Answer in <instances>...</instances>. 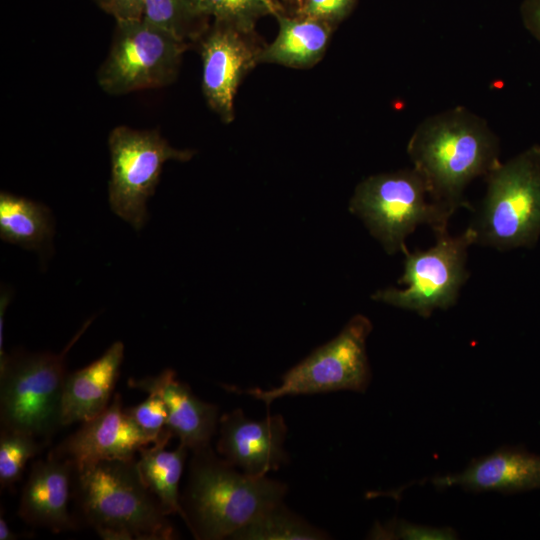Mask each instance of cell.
<instances>
[{"instance_id":"obj_15","label":"cell","mask_w":540,"mask_h":540,"mask_svg":"<svg viewBox=\"0 0 540 540\" xmlns=\"http://www.w3.org/2000/svg\"><path fill=\"white\" fill-rule=\"evenodd\" d=\"M74 475L72 462L51 454L33 463L21 492L18 515L29 525L54 533L76 529L68 510Z\"/></svg>"},{"instance_id":"obj_9","label":"cell","mask_w":540,"mask_h":540,"mask_svg":"<svg viewBox=\"0 0 540 540\" xmlns=\"http://www.w3.org/2000/svg\"><path fill=\"white\" fill-rule=\"evenodd\" d=\"M434 246L423 251H407L404 272L394 287L378 290L375 301L413 311L428 318L436 309L446 310L457 302L460 289L467 281L468 248L475 244L473 231L467 229L458 236L448 230L435 233Z\"/></svg>"},{"instance_id":"obj_21","label":"cell","mask_w":540,"mask_h":540,"mask_svg":"<svg viewBox=\"0 0 540 540\" xmlns=\"http://www.w3.org/2000/svg\"><path fill=\"white\" fill-rule=\"evenodd\" d=\"M328 534L289 510L284 502L260 513L239 529L231 539L236 540H323Z\"/></svg>"},{"instance_id":"obj_13","label":"cell","mask_w":540,"mask_h":540,"mask_svg":"<svg viewBox=\"0 0 540 540\" xmlns=\"http://www.w3.org/2000/svg\"><path fill=\"white\" fill-rule=\"evenodd\" d=\"M83 424L51 455L69 460L75 469L101 460H129L156 440L140 429L122 406L119 394L94 418Z\"/></svg>"},{"instance_id":"obj_5","label":"cell","mask_w":540,"mask_h":540,"mask_svg":"<svg viewBox=\"0 0 540 540\" xmlns=\"http://www.w3.org/2000/svg\"><path fill=\"white\" fill-rule=\"evenodd\" d=\"M90 322L60 353L15 352L0 360L1 428L49 438L61 426L65 358Z\"/></svg>"},{"instance_id":"obj_22","label":"cell","mask_w":540,"mask_h":540,"mask_svg":"<svg viewBox=\"0 0 540 540\" xmlns=\"http://www.w3.org/2000/svg\"><path fill=\"white\" fill-rule=\"evenodd\" d=\"M143 19L188 44L207 30L192 0H144Z\"/></svg>"},{"instance_id":"obj_25","label":"cell","mask_w":540,"mask_h":540,"mask_svg":"<svg viewBox=\"0 0 540 540\" xmlns=\"http://www.w3.org/2000/svg\"><path fill=\"white\" fill-rule=\"evenodd\" d=\"M370 539L401 540H453L458 538L451 527H433L411 523L405 520L376 522L369 535Z\"/></svg>"},{"instance_id":"obj_23","label":"cell","mask_w":540,"mask_h":540,"mask_svg":"<svg viewBox=\"0 0 540 540\" xmlns=\"http://www.w3.org/2000/svg\"><path fill=\"white\" fill-rule=\"evenodd\" d=\"M197 13L217 22L253 29L254 21L265 14L277 15L280 7L274 0H192Z\"/></svg>"},{"instance_id":"obj_8","label":"cell","mask_w":540,"mask_h":540,"mask_svg":"<svg viewBox=\"0 0 540 540\" xmlns=\"http://www.w3.org/2000/svg\"><path fill=\"white\" fill-rule=\"evenodd\" d=\"M189 44L145 21H116L108 55L97 73L100 88L123 95L171 84Z\"/></svg>"},{"instance_id":"obj_2","label":"cell","mask_w":540,"mask_h":540,"mask_svg":"<svg viewBox=\"0 0 540 540\" xmlns=\"http://www.w3.org/2000/svg\"><path fill=\"white\" fill-rule=\"evenodd\" d=\"M191 454L180 505L181 518L195 539H231L260 513L284 501L285 483L238 471L211 444Z\"/></svg>"},{"instance_id":"obj_16","label":"cell","mask_w":540,"mask_h":540,"mask_svg":"<svg viewBox=\"0 0 540 540\" xmlns=\"http://www.w3.org/2000/svg\"><path fill=\"white\" fill-rule=\"evenodd\" d=\"M437 488L515 493L540 488V456L502 447L473 459L462 471L433 478Z\"/></svg>"},{"instance_id":"obj_11","label":"cell","mask_w":540,"mask_h":540,"mask_svg":"<svg viewBox=\"0 0 540 540\" xmlns=\"http://www.w3.org/2000/svg\"><path fill=\"white\" fill-rule=\"evenodd\" d=\"M252 30L215 21L199 39L203 94L226 123L234 118V99L242 79L260 63L264 49Z\"/></svg>"},{"instance_id":"obj_10","label":"cell","mask_w":540,"mask_h":540,"mask_svg":"<svg viewBox=\"0 0 540 540\" xmlns=\"http://www.w3.org/2000/svg\"><path fill=\"white\" fill-rule=\"evenodd\" d=\"M111 174L108 200L112 211L136 230L147 221L146 204L169 160L187 161L194 152L173 148L156 130L117 126L109 134Z\"/></svg>"},{"instance_id":"obj_27","label":"cell","mask_w":540,"mask_h":540,"mask_svg":"<svg viewBox=\"0 0 540 540\" xmlns=\"http://www.w3.org/2000/svg\"><path fill=\"white\" fill-rule=\"evenodd\" d=\"M355 3L356 0H299L297 14L333 26L351 12Z\"/></svg>"},{"instance_id":"obj_30","label":"cell","mask_w":540,"mask_h":540,"mask_svg":"<svg viewBox=\"0 0 540 540\" xmlns=\"http://www.w3.org/2000/svg\"><path fill=\"white\" fill-rule=\"evenodd\" d=\"M16 539V535L12 532L8 526L6 520L0 517V540H13Z\"/></svg>"},{"instance_id":"obj_29","label":"cell","mask_w":540,"mask_h":540,"mask_svg":"<svg viewBox=\"0 0 540 540\" xmlns=\"http://www.w3.org/2000/svg\"><path fill=\"white\" fill-rule=\"evenodd\" d=\"M521 15L526 29L540 43V0H524Z\"/></svg>"},{"instance_id":"obj_20","label":"cell","mask_w":540,"mask_h":540,"mask_svg":"<svg viewBox=\"0 0 540 540\" xmlns=\"http://www.w3.org/2000/svg\"><path fill=\"white\" fill-rule=\"evenodd\" d=\"M52 214L38 202L7 192L0 194V237L28 249H38L53 235Z\"/></svg>"},{"instance_id":"obj_17","label":"cell","mask_w":540,"mask_h":540,"mask_svg":"<svg viewBox=\"0 0 540 540\" xmlns=\"http://www.w3.org/2000/svg\"><path fill=\"white\" fill-rule=\"evenodd\" d=\"M124 357L114 342L98 359L66 375L61 399V426L88 421L110 403Z\"/></svg>"},{"instance_id":"obj_4","label":"cell","mask_w":540,"mask_h":540,"mask_svg":"<svg viewBox=\"0 0 540 540\" xmlns=\"http://www.w3.org/2000/svg\"><path fill=\"white\" fill-rule=\"evenodd\" d=\"M471 221L475 244L508 250L534 243L540 234V146L499 163Z\"/></svg>"},{"instance_id":"obj_24","label":"cell","mask_w":540,"mask_h":540,"mask_svg":"<svg viewBox=\"0 0 540 540\" xmlns=\"http://www.w3.org/2000/svg\"><path fill=\"white\" fill-rule=\"evenodd\" d=\"M37 437L1 428L0 484L2 489L12 487L20 478L27 461L41 449Z\"/></svg>"},{"instance_id":"obj_31","label":"cell","mask_w":540,"mask_h":540,"mask_svg":"<svg viewBox=\"0 0 540 540\" xmlns=\"http://www.w3.org/2000/svg\"><path fill=\"white\" fill-rule=\"evenodd\" d=\"M296 1H297V3H298L299 0H296Z\"/></svg>"},{"instance_id":"obj_6","label":"cell","mask_w":540,"mask_h":540,"mask_svg":"<svg viewBox=\"0 0 540 540\" xmlns=\"http://www.w3.org/2000/svg\"><path fill=\"white\" fill-rule=\"evenodd\" d=\"M429 198L423 179L412 169L370 176L360 182L349 210L360 217L388 254L408 249L406 238L420 225L447 230L451 215Z\"/></svg>"},{"instance_id":"obj_3","label":"cell","mask_w":540,"mask_h":540,"mask_svg":"<svg viewBox=\"0 0 540 540\" xmlns=\"http://www.w3.org/2000/svg\"><path fill=\"white\" fill-rule=\"evenodd\" d=\"M72 496L85 522L103 539L178 538L143 482L136 458L101 460L75 469Z\"/></svg>"},{"instance_id":"obj_28","label":"cell","mask_w":540,"mask_h":540,"mask_svg":"<svg viewBox=\"0 0 540 540\" xmlns=\"http://www.w3.org/2000/svg\"><path fill=\"white\" fill-rule=\"evenodd\" d=\"M116 21L139 20L144 14V0H94Z\"/></svg>"},{"instance_id":"obj_7","label":"cell","mask_w":540,"mask_h":540,"mask_svg":"<svg viewBox=\"0 0 540 540\" xmlns=\"http://www.w3.org/2000/svg\"><path fill=\"white\" fill-rule=\"evenodd\" d=\"M372 328L366 316L355 315L334 339L289 369L278 386L267 390L253 388L245 393L267 407L285 396L341 390L364 393L371 381L366 342Z\"/></svg>"},{"instance_id":"obj_12","label":"cell","mask_w":540,"mask_h":540,"mask_svg":"<svg viewBox=\"0 0 540 540\" xmlns=\"http://www.w3.org/2000/svg\"><path fill=\"white\" fill-rule=\"evenodd\" d=\"M218 431L216 452L248 475L267 476L288 462L287 424L280 414L251 420L236 408L220 416Z\"/></svg>"},{"instance_id":"obj_1","label":"cell","mask_w":540,"mask_h":540,"mask_svg":"<svg viewBox=\"0 0 540 540\" xmlns=\"http://www.w3.org/2000/svg\"><path fill=\"white\" fill-rule=\"evenodd\" d=\"M407 153L429 198L451 216L471 208L467 185L499 163V141L487 122L465 107L430 116L413 132Z\"/></svg>"},{"instance_id":"obj_26","label":"cell","mask_w":540,"mask_h":540,"mask_svg":"<svg viewBox=\"0 0 540 540\" xmlns=\"http://www.w3.org/2000/svg\"><path fill=\"white\" fill-rule=\"evenodd\" d=\"M125 411L140 429L156 440V444L167 445L174 437L167 428V409L160 397L149 394L142 403L127 407Z\"/></svg>"},{"instance_id":"obj_18","label":"cell","mask_w":540,"mask_h":540,"mask_svg":"<svg viewBox=\"0 0 540 540\" xmlns=\"http://www.w3.org/2000/svg\"><path fill=\"white\" fill-rule=\"evenodd\" d=\"M279 32L264 47L260 62L276 63L293 68H309L324 55L333 26L312 18L276 15Z\"/></svg>"},{"instance_id":"obj_14","label":"cell","mask_w":540,"mask_h":540,"mask_svg":"<svg viewBox=\"0 0 540 540\" xmlns=\"http://www.w3.org/2000/svg\"><path fill=\"white\" fill-rule=\"evenodd\" d=\"M130 388L153 394L164 402L167 428L189 451L209 445L219 425V409L197 397L190 386L180 381L172 369L141 379L130 378Z\"/></svg>"},{"instance_id":"obj_19","label":"cell","mask_w":540,"mask_h":540,"mask_svg":"<svg viewBox=\"0 0 540 540\" xmlns=\"http://www.w3.org/2000/svg\"><path fill=\"white\" fill-rule=\"evenodd\" d=\"M166 445L151 444L142 447L137 466L143 482L156 497L164 512L169 516H182L179 482L189 449L179 443L175 450L168 451Z\"/></svg>"}]
</instances>
